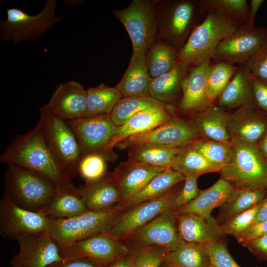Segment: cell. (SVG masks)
Wrapping results in <instances>:
<instances>
[{
    "instance_id": "obj_3",
    "label": "cell",
    "mask_w": 267,
    "mask_h": 267,
    "mask_svg": "<svg viewBox=\"0 0 267 267\" xmlns=\"http://www.w3.org/2000/svg\"><path fill=\"white\" fill-rule=\"evenodd\" d=\"M4 192L15 204L25 209L43 212L58 187L36 172L8 166L4 177Z\"/></svg>"
},
{
    "instance_id": "obj_54",
    "label": "cell",
    "mask_w": 267,
    "mask_h": 267,
    "mask_svg": "<svg viewBox=\"0 0 267 267\" xmlns=\"http://www.w3.org/2000/svg\"><path fill=\"white\" fill-rule=\"evenodd\" d=\"M266 220H267V195L260 203L259 208L253 224Z\"/></svg>"
},
{
    "instance_id": "obj_27",
    "label": "cell",
    "mask_w": 267,
    "mask_h": 267,
    "mask_svg": "<svg viewBox=\"0 0 267 267\" xmlns=\"http://www.w3.org/2000/svg\"><path fill=\"white\" fill-rule=\"evenodd\" d=\"M218 98L219 105L224 108L254 107L252 92V76L246 65L240 66L238 71Z\"/></svg>"
},
{
    "instance_id": "obj_4",
    "label": "cell",
    "mask_w": 267,
    "mask_h": 267,
    "mask_svg": "<svg viewBox=\"0 0 267 267\" xmlns=\"http://www.w3.org/2000/svg\"><path fill=\"white\" fill-rule=\"evenodd\" d=\"M230 161L221 169V178L235 188L267 190V161L257 145L231 138Z\"/></svg>"
},
{
    "instance_id": "obj_50",
    "label": "cell",
    "mask_w": 267,
    "mask_h": 267,
    "mask_svg": "<svg viewBox=\"0 0 267 267\" xmlns=\"http://www.w3.org/2000/svg\"><path fill=\"white\" fill-rule=\"evenodd\" d=\"M47 267H105V266L88 258L78 257L64 258Z\"/></svg>"
},
{
    "instance_id": "obj_16",
    "label": "cell",
    "mask_w": 267,
    "mask_h": 267,
    "mask_svg": "<svg viewBox=\"0 0 267 267\" xmlns=\"http://www.w3.org/2000/svg\"><path fill=\"white\" fill-rule=\"evenodd\" d=\"M63 258L86 257L106 266L134 251L125 242L99 233L59 249Z\"/></svg>"
},
{
    "instance_id": "obj_52",
    "label": "cell",
    "mask_w": 267,
    "mask_h": 267,
    "mask_svg": "<svg viewBox=\"0 0 267 267\" xmlns=\"http://www.w3.org/2000/svg\"><path fill=\"white\" fill-rule=\"evenodd\" d=\"M134 250L132 254L114 261L106 265L105 267H134Z\"/></svg>"
},
{
    "instance_id": "obj_21",
    "label": "cell",
    "mask_w": 267,
    "mask_h": 267,
    "mask_svg": "<svg viewBox=\"0 0 267 267\" xmlns=\"http://www.w3.org/2000/svg\"><path fill=\"white\" fill-rule=\"evenodd\" d=\"M227 126L231 138L257 145L267 132V116L254 107L244 106L227 114Z\"/></svg>"
},
{
    "instance_id": "obj_55",
    "label": "cell",
    "mask_w": 267,
    "mask_h": 267,
    "mask_svg": "<svg viewBox=\"0 0 267 267\" xmlns=\"http://www.w3.org/2000/svg\"><path fill=\"white\" fill-rule=\"evenodd\" d=\"M257 146L261 153L267 161V132L260 139Z\"/></svg>"
},
{
    "instance_id": "obj_36",
    "label": "cell",
    "mask_w": 267,
    "mask_h": 267,
    "mask_svg": "<svg viewBox=\"0 0 267 267\" xmlns=\"http://www.w3.org/2000/svg\"><path fill=\"white\" fill-rule=\"evenodd\" d=\"M87 113L85 117L109 114L117 103L123 97L119 90L101 84L86 89Z\"/></svg>"
},
{
    "instance_id": "obj_37",
    "label": "cell",
    "mask_w": 267,
    "mask_h": 267,
    "mask_svg": "<svg viewBox=\"0 0 267 267\" xmlns=\"http://www.w3.org/2000/svg\"><path fill=\"white\" fill-rule=\"evenodd\" d=\"M171 167L184 177L198 178L205 173L220 172L222 169L210 162L190 145L176 156Z\"/></svg>"
},
{
    "instance_id": "obj_42",
    "label": "cell",
    "mask_w": 267,
    "mask_h": 267,
    "mask_svg": "<svg viewBox=\"0 0 267 267\" xmlns=\"http://www.w3.org/2000/svg\"><path fill=\"white\" fill-rule=\"evenodd\" d=\"M260 203L252 208L233 217L227 221L219 224L221 234L234 237L252 225L259 210Z\"/></svg>"
},
{
    "instance_id": "obj_25",
    "label": "cell",
    "mask_w": 267,
    "mask_h": 267,
    "mask_svg": "<svg viewBox=\"0 0 267 267\" xmlns=\"http://www.w3.org/2000/svg\"><path fill=\"white\" fill-rule=\"evenodd\" d=\"M235 187L220 178L208 188L200 190L197 197L187 204L177 208V214L191 213L209 219L216 208L221 207L232 195Z\"/></svg>"
},
{
    "instance_id": "obj_44",
    "label": "cell",
    "mask_w": 267,
    "mask_h": 267,
    "mask_svg": "<svg viewBox=\"0 0 267 267\" xmlns=\"http://www.w3.org/2000/svg\"><path fill=\"white\" fill-rule=\"evenodd\" d=\"M134 267H159L169 251L164 247L151 246L134 249Z\"/></svg>"
},
{
    "instance_id": "obj_15",
    "label": "cell",
    "mask_w": 267,
    "mask_h": 267,
    "mask_svg": "<svg viewBox=\"0 0 267 267\" xmlns=\"http://www.w3.org/2000/svg\"><path fill=\"white\" fill-rule=\"evenodd\" d=\"M133 249L159 246L173 251L184 242L178 231L175 209L167 211L134 231L124 240Z\"/></svg>"
},
{
    "instance_id": "obj_24",
    "label": "cell",
    "mask_w": 267,
    "mask_h": 267,
    "mask_svg": "<svg viewBox=\"0 0 267 267\" xmlns=\"http://www.w3.org/2000/svg\"><path fill=\"white\" fill-rule=\"evenodd\" d=\"M175 214L178 233L184 242L206 246L222 237L218 229V223L212 217L206 219L191 213Z\"/></svg>"
},
{
    "instance_id": "obj_6",
    "label": "cell",
    "mask_w": 267,
    "mask_h": 267,
    "mask_svg": "<svg viewBox=\"0 0 267 267\" xmlns=\"http://www.w3.org/2000/svg\"><path fill=\"white\" fill-rule=\"evenodd\" d=\"M39 110L47 144L59 166L71 179L79 173L83 156L78 139L65 120L43 107Z\"/></svg>"
},
{
    "instance_id": "obj_12",
    "label": "cell",
    "mask_w": 267,
    "mask_h": 267,
    "mask_svg": "<svg viewBox=\"0 0 267 267\" xmlns=\"http://www.w3.org/2000/svg\"><path fill=\"white\" fill-rule=\"evenodd\" d=\"M180 183L159 198L140 203L121 211L112 226L104 233L124 241L132 233L159 215L175 209V200L181 188Z\"/></svg>"
},
{
    "instance_id": "obj_58",
    "label": "cell",
    "mask_w": 267,
    "mask_h": 267,
    "mask_svg": "<svg viewBox=\"0 0 267 267\" xmlns=\"http://www.w3.org/2000/svg\"></svg>"
},
{
    "instance_id": "obj_10",
    "label": "cell",
    "mask_w": 267,
    "mask_h": 267,
    "mask_svg": "<svg viewBox=\"0 0 267 267\" xmlns=\"http://www.w3.org/2000/svg\"><path fill=\"white\" fill-rule=\"evenodd\" d=\"M267 44V27L243 25L221 41L211 61L242 66Z\"/></svg>"
},
{
    "instance_id": "obj_41",
    "label": "cell",
    "mask_w": 267,
    "mask_h": 267,
    "mask_svg": "<svg viewBox=\"0 0 267 267\" xmlns=\"http://www.w3.org/2000/svg\"><path fill=\"white\" fill-rule=\"evenodd\" d=\"M190 146L210 162L222 168L230 161L232 150L230 142L223 143L198 138Z\"/></svg>"
},
{
    "instance_id": "obj_43",
    "label": "cell",
    "mask_w": 267,
    "mask_h": 267,
    "mask_svg": "<svg viewBox=\"0 0 267 267\" xmlns=\"http://www.w3.org/2000/svg\"><path fill=\"white\" fill-rule=\"evenodd\" d=\"M105 157L99 154H86L82 158L78 168V172L86 181L98 179L106 173Z\"/></svg>"
},
{
    "instance_id": "obj_51",
    "label": "cell",
    "mask_w": 267,
    "mask_h": 267,
    "mask_svg": "<svg viewBox=\"0 0 267 267\" xmlns=\"http://www.w3.org/2000/svg\"><path fill=\"white\" fill-rule=\"evenodd\" d=\"M258 259L267 262V234L249 242L241 244Z\"/></svg>"
},
{
    "instance_id": "obj_49",
    "label": "cell",
    "mask_w": 267,
    "mask_h": 267,
    "mask_svg": "<svg viewBox=\"0 0 267 267\" xmlns=\"http://www.w3.org/2000/svg\"><path fill=\"white\" fill-rule=\"evenodd\" d=\"M267 234V220L255 223L235 236L237 242L242 244L257 239Z\"/></svg>"
},
{
    "instance_id": "obj_39",
    "label": "cell",
    "mask_w": 267,
    "mask_h": 267,
    "mask_svg": "<svg viewBox=\"0 0 267 267\" xmlns=\"http://www.w3.org/2000/svg\"><path fill=\"white\" fill-rule=\"evenodd\" d=\"M199 2L205 14L219 12L240 25L248 23L249 6L247 0H199Z\"/></svg>"
},
{
    "instance_id": "obj_34",
    "label": "cell",
    "mask_w": 267,
    "mask_h": 267,
    "mask_svg": "<svg viewBox=\"0 0 267 267\" xmlns=\"http://www.w3.org/2000/svg\"><path fill=\"white\" fill-rule=\"evenodd\" d=\"M163 262L170 267H208L211 264L205 245L187 242L169 251Z\"/></svg>"
},
{
    "instance_id": "obj_30",
    "label": "cell",
    "mask_w": 267,
    "mask_h": 267,
    "mask_svg": "<svg viewBox=\"0 0 267 267\" xmlns=\"http://www.w3.org/2000/svg\"><path fill=\"white\" fill-rule=\"evenodd\" d=\"M191 123L208 140L223 143L230 142L231 137L227 126V114L219 108L211 107L196 114Z\"/></svg>"
},
{
    "instance_id": "obj_1",
    "label": "cell",
    "mask_w": 267,
    "mask_h": 267,
    "mask_svg": "<svg viewBox=\"0 0 267 267\" xmlns=\"http://www.w3.org/2000/svg\"><path fill=\"white\" fill-rule=\"evenodd\" d=\"M1 163L39 173L58 188H73L71 179L63 171L46 142L43 122L40 120L29 132L15 136L0 156Z\"/></svg>"
},
{
    "instance_id": "obj_22",
    "label": "cell",
    "mask_w": 267,
    "mask_h": 267,
    "mask_svg": "<svg viewBox=\"0 0 267 267\" xmlns=\"http://www.w3.org/2000/svg\"><path fill=\"white\" fill-rule=\"evenodd\" d=\"M166 169L129 160L121 163L115 168L113 173L122 198L121 202L138 193Z\"/></svg>"
},
{
    "instance_id": "obj_17",
    "label": "cell",
    "mask_w": 267,
    "mask_h": 267,
    "mask_svg": "<svg viewBox=\"0 0 267 267\" xmlns=\"http://www.w3.org/2000/svg\"><path fill=\"white\" fill-rule=\"evenodd\" d=\"M16 240L19 250L11 260V267H47L64 258L50 230L24 235Z\"/></svg>"
},
{
    "instance_id": "obj_45",
    "label": "cell",
    "mask_w": 267,
    "mask_h": 267,
    "mask_svg": "<svg viewBox=\"0 0 267 267\" xmlns=\"http://www.w3.org/2000/svg\"><path fill=\"white\" fill-rule=\"evenodd\" d=\"M206 246L211 264L218 267H240L230 254L223 240H218Z\"/></svg>"
},
{
    "instance_id": "obj_57",
    "label": "cell",
    "mask_w": 267,
    "mask_h": 267,
    "mask_svg": "<svg viewBox=\"0 0 267 267\" xmlns=\"http://www.w3.org/2000/svg\"><path fill=\"white\" fill-rule=\"evenodd\" d=\"M208 267H218L216 266L215 265L210 264V265Z\"/></svg>"
},
{
    "instance_id": "obj_53",
    "label": "cell",
    "mask_w": 267,
    "mask_h": 267,
    "mask_svg": "<svg viewBox=\"0 0 267 267\" xmlns=\"http://www.w3.org/2000/svg\"><path fill=\"white\" fill-rule=\"evenodd\" d=\"M265 2L264 0H251L249 6V20L248 24L254 26V21L259 8Z\"/></svg>"
},
{
    "instance_id": "obj_13",
    "label": "cell",
    "mask_w": 267,
    "mask_h": 267,
    "mask_svg": "<svg viewBox=\"0 0 267 267\" xmlns=\"http://www.w3.org/2000/svg\"><path fill=\"white\" fill-rule=\"evenodd\" d=\"M200 135L191 122L174 114L165 123L146 133L127 138L116 147L123 150L134 145L150 144L185 148L199 138Z\"/></svg>"
},
{
    "instance_id": "obj_7",
    "label": "cell",
    "mask_w": 267,
    "mask_h": 267,
    "mask_svg": "<svg viewBox=\"0 0 267 267\" xmlns=\"http://www.w3.org/2000/svg\"><path fill=\"white\" fill-rule=\"evenodd\" d=\"M156 2L152 0H133L125 8L113 11L114 16L131 39L134 56L145 58L156 38Z\"/></svg>"
},
{
    "instance_id": "obj_29",
    "label": "cell",
    "mask_w": 267,
    "mask_h": 267,
    "mask_svg": "<svg viewBox=\"0 0 267 267\" xmlns=\"http://www.w3.org/2000/svg\"><path fill=\"white\" fill-rule=\"evenodd\" d=\"M151 81L145 58L132 55L126 71L115 87L123 97L149 96Z\"/></svg>"
},
{
    "instance_id": "obj_5",
    "label": "cell",
    "mask_w": 267,
    "mask_h": 267,
    "mask_svg": "<svg viewBox=\"0 0 267 267\" xmlns=\"http://www.w3.org/2000/svg\"><path fill=\"white\" fill-rule=\"evenodd\" d=\"M241 26L221 13H207L178 54L177 62L188 61L195 65L211 59L221 41Z\"/></svg>"
},
{
    "instance_id": "obj_14",
    "label": "cell",
    "mask_w": 267,
    "mask_h": 267,
    "mask_svg": "<svg viewBox=\"0 0 267 267\" xmlns=\"http://www.w3.org/2000/svg\"><path fill=\"white\" fill-rule=\"evenodd\" d=\"M52 221L44 213L18 206L5 194L0 201V234L3 238L16 240L24 235L47 232Z\"/></svg>"
},
{
    "instance_id": "obj_11",
    "label": "cell",
    "mask_w": 267,
    "mask_h": 267,
    "mask_svg": "<svg viewBox=\"0 0 267 267\" xmlns=\"http://www.w3.org/2000/svg\"><path fill=\"white\" fill-rule=\"evenodd\" d=\"M76 135L83 156L96 153L107 161L114 160L117 155L109 150V144L119 127L110 115L100 114L65 121Z\"/></svg>"
},
{
    "instance_id": "obj_33",
    "label": "cell",
    "mask_w": 267,
    "mask_h": 267,
    "mask_svg": "<svg viewBox=\"0 0 267 267\" xmlns=\"http://www.w3.org/2000/svg\"><path fill=\"white\" fill-rule=\"evenodd\" d=\"M185 148L150 144L134 145L127 149V160L167 168L171 167L176 156Z\"/></svg>"
},
{
    "instance_id": "obj_48",
    "label": "cell",
    "mask_w": 267,
    "mask_h": 267,
    "mask_svg": "<svg viewBox=\"0 0 267 267\" xmlns=\"http://www.w3.org/2000/svg\"><path fill=\"white\" fill-rule=\"evenodd\" d=\"M252 92L255 109L267 114V81L252 77Z\"/></svg>"
},
{
    "instance_id": "obj_19",
    "label": "cell",
    "mask_w": 267,
    "mask_h": 267,
    "mask_svg": "<svg viewBox=\"0 0 267 267\" xmlns=\"http://www.w3.org/2000/svg\"><path fill=\"white\" fill-rule=\"evenodd\" d=\"M44 109L63 120L85 117L87 113L86 89L75 81L56 86Z\"/></svg>"
},
{
    "instance_id": "obj_32",
    "label": "cell",
    "mask_w": 267,
    "mask_h": 267,
    "mask_svg": "<svg viewBox=\"0 0 267 267\" xmlns=\"http://www.w3.org/2000/svg\"><path fill=\"white\" fill-rule=\"evenodd\" d=\"M89 211L76 187L57 188L44 213L52 219H69Z\"/></svg>"
},
{
    "instance_id": "obj_40",
    "label": "cell",
    "mask_w": 267,
    "mask_h": 267,
    "mask_svg": "<svg viewBox=\"0 0 267 267\" xmlns=\"http://www.w3.org/2000/svg\"><path fill=\"white\" fill-rule=\"evenodd\" d=\"M239 68L240 66L224 62L212 63L207 84V93L212 102L219 97Z\"/></svg>"
},
{
    "instance_id": "obj_18",
    "label": "cell",
    "mask_w": 267,
    "mask_h": 267,
    "mask_svg": "<svg viewBox=\"0 0 267 267\" xmlns=\"http://www.w3.org/2000/svg\"><path fill=\"white\" fill-rule=\"evenodd\" d=\"M211 66V59L190 66L181 83L182 95L177 108L179 112L197 114L212 107L207 93Z\"/></svg>"
},
{
    "instance_id": "obj_56",
    "label": "cell",
    "mask_w": 267,
    "mask_h": 267,
    "mask_svg": "<svg viewBox=\"0 0 267 267\" xmlns=\"http://www.w3.org/2000/svg\"><path fill=\"white\" fill-rule=\"evenodd\" d=\"M159 267H170L168 266H167L165 263H164L163 262V263L160 265Z\"/></svg>"
},
{
    "instance_id": "obj_8",
    "label": "cell",
    "mask_w": 267,
    "mask_h": 267,
    "mask_svg": "<svg viewBox=\"0 0 267 267\" xmlns=\"http://www.w3.org/2000/svg\"><path fill=\"white\" fill-rule=\"evenodd\" d=\"M121 212L116 207L105 211L87 212L76 217L52 219L50 233L59 249L80 240L106 232Z\"/></svg>"
},
{
    "instance_id": "obj_23",
    "label": "cell",
    "mask_w": 267,
    "mask_h": 267,
    "mask_svg": "<svg viewBox=\"0 0 267 267\" xmlns=\"http://www.w3.org/2000/svg\"><path fill=\"white\" fill-rule=\"evenodd\" d=\"M167 106L147 108L131 117L119 127L109 144V150L114 152L113 148L124 139L149 132L168 121L174 114Z\"/></svg>"
},
{
    "instance_id": "obj_20",
    "label": "cell",
    "mask_w": 267,
    "mask_h": 267,
    "mask_svg": "<svg viewBox=\"0 0 267 267\" xmlns=\"http://www.w3.org/2000/svg\"><path fill=\"white\" fill-rule=\"evenodd\" d=\"M76 189L90 211L109 210L116 207L122 201L113 172L106 173L94 180L86 181Z\"/></svg>"
},
{
    "instance_id": "obj_9",
    "label": "cell",
    "mask_w": 267,
    "mask_h": 267,
    "mask_svg": "<svg viewBox=\"0 0 267 267\" xmlns=\"http://www.w3.org/2000/svg\"><path fill=\"white\" fill-rule=\"evenodd\" d=\"M56 4V0H47L43 9L34 15L17 8L7 9L6 19L0 22L1 40L17 44L39 37L60 19L55 14Z\"/></svg>"
},
{
    "instance_id": "obj_47",
    "label": "cell",
    "mask_w": 267,
    "mask_h": 267,
    "mask_svg": "<svg viewBox=\"0 0 267 267\" xmlns=\"http://www.w3.org/2000/svg\"><path fill=\"white\" fill-rule=\"evenodd\" d=\"M197 178L196 177H184L183 185L175 200V209L187 204L197 197L200 191L198 187Z\"/></svg>"
},
{
    "instance_id": "obj_46",
    "label": "cell",
    "mask_w": 267,
    "mask_h": 267,
    "mask_svg": "<svg viewBox=\"0 0 267 267\" xmlns=\"http://www.w3.org/2000/svg\"><path fill=\"white\" fill-rule=\"evenodd\" d=\"M252 77L267 81V44H265L245 65Z\"/></svg>"
},
{
    "instance_id": "obj_26",
    "label": "cell",
    "mask_w": 267,
    "mask_h": 267,
    "mask_svg": "<svg viewBox=\"0 0 267 267\" xmlns=\"http://www.w3.org/2000/svg\"><path fill=\"white\" fill-rule=\"evenodd\" d=\"M184 179L181 173L172 167L168 168L156 175L140 191L123 201L117 207L122 211L140 203L159 198Z\"/></svg>"
},
{
    "instance_id": "obj_38",
    "label": "cell",
    "mask_w": 267,
    "mask_h": 267,
    "mask_svg": "<svg viewBox=\"0 0 267 267\" xmlns=\"http://www.w3.org/2000/svg\"><path fill=\"white\" fill-rule=\"evenodd\" d=\"M165 104L149 95L123 97L115 105L110 116L113 123L120 127L135 114L147 108Z\"/></svg>"
},
{
    "instance_id": "obj_2",
    "label": "cell",
    "mask_w": 267,
    "mask_h": 267,
    "mask_svg": "<svg viewBox=\"0 0 267 267\" xmlns=\"http://www.w3.org/2000/svg\"><path fill=\"white\" fill-rule=\"evenodd\" d=\"M206 14L199 0H156V38L170 44L178 54Z\"/></svg>"
},
{
    "instance_id": "obj_31",
    "label": "cell",
    "mask_w": 267,
    "mask_h": 267,
    "mask_svg": "<svg viewBox=\"0 0 267 267\" xmlns=\"http://www.w3.org/2000/svg\"><path fill=\"white\" fill-rule=\"evenodd\" d=\"M267 190L235 188L230 197L219 207L216 220L222 224L259 204L267 196Z\"/></svg>"
},
{
    "instance_id": "obj_35",
    "label": "cell",
    "mask_w": 267,
    "mask_h": 267,
    "mask_svg": "<svg viewBox=\"0 0 267 267\" xmlns=\"http://www.w3.org/2000/svg\"><path fill=\"white\" fill-rule=\"evenodd\" d=\"M178 53L167 42L156 38L146 57V66L152 79L172 70L177 63Z\"/></svg>"
},
{
    "instance_id": "obj_28",
    "label": "cell",
    "mask_w": 267,
    "mask_h": 267,
    "mask_svg": "<svg viewBox=\"0 0 267 267\" xmlns=\"http://www.w3.org/2000/svg\"><path fill=\"white\" fill-rule=\"evenodd\" d=\"M191 65L188 61L178 62L170 71L152 79L149 96L167 105L173 102L182 92V81Z\"/></svg>"
}]
</instances>
